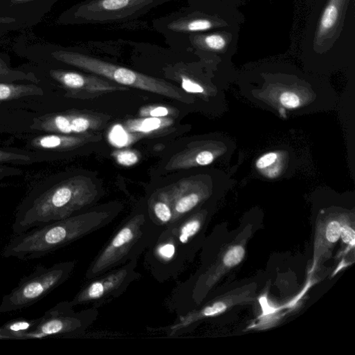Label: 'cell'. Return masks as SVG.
Wrapping results in <instances>:
<instances>
[{"label": "cell", "instance_id": "6da1fadb", "mask_svg": "<svg viewBox=\"0 0 355 355\" xmlns=\"http://www.w3.org/2000/svg\"><path fill=\"white\" fill-rule=\"evenodd\" d=\"M121 211L119 204L102 206L16 235L3 252L6 258H41L109 225Z\"/></svg>", "mask_w": 355, "mask_h": 355}, {"label": "cell", "instance_id": "7a4b0ae2", "mask_svg": "<svg viewBox=\"0 0 355 355\" xmlns=\"http://www.w3.org/2000/svg\"><path fill=\"white\" fill-rule=\"evenodd\" d=\"M99 197L100 190L91 179L72 177L26 200L16 215L13 232L21 234L74 216L93 205Z\"/></svg>", "mask_w": 355, "mask_h": 355}, {"label": "cell", "instance_id": "3957f363", "mask_svg": "<svg viewBox=\"0 0 355 355\" xmlns=\"http://www.w3.org/2000/svg\"><path fill=\"white\" fill-rule=\"evenodd\" d=\"M163 230L153 221L149 212L132 215L120 225L91 262L86 277L93 279L131 260H138Z\"/></svg>", "mask_w": 355, "mask_h": 355}, {"label": "cell", "instance_id": "277c9868", "mask_svg": "<svg viewBox=\"0 0 355 355\" xmlns=\"http://www.w3.org/2000/svg\"><path fill=\"white\" fill-rule=\"evenodd\" d=\"M53 57L61 62L104 78L121 86L156 93L183 103L192 102V99L181 89L163 80L77 53L59 51L55 53Z\"/></svg>", "mask_w": 355, "mask_h": 355}, {"label": "cell", "instance_id": "5b68a950", "mask_svg": "<svg viewBox=\"0 0 355 355\" xmlns=\"http://www.w3.org/2000/svg\"><path fill=\"white\" fill-rule=\"evenodd\" d=\"M75 261L57 263L50 267L37 266L35 271L19 282L0 302V313L18 311L40 301L63 284L75 268Z\"/></svg>", "mask_w": 355, "mask_h": 355}, {"label": "cell", "instance_id": "8992f818", "mask_svg": "<svg viewBox=\"0 0 355 355\" xmlns=\"http://www.w3.org/2000/svg\"><path fill=\"white\" fill-rule=\"evenodd\" d=\"M70 301H64L35 319L24 339L46 338H79L98 318V308L76 311Z\"/></svg>", "mask_w": 355, "mask_h": 355}, {"label": "cell", "instance_id": "52a82bcc", "mask_svg": "<svg viewBox=\"0 0 355 355\" xmlns=\"http://www.w3.org/2000/svg\"><path fill=\"white\" fill-rule=\"evenodd\" d=\"M138 260L98 276L86 284L70 301L73 307L92 304L98 308L123 294L141 275L136 271Z\"/></svg>", "mask_w": 355, "mask_h": 355}, {"label": "cell", "instance_id": "ba28073f", "mask_svg": "<svg viewBox=\"0 0 355 355\" xmlns=\"http://www.w3.org/2000/svg\"><path fill=\"white\" fill-rule=\"evenodd\" d=\"M167 0H87L78 7L75 19L80 24H109L139 17Z\"/></svg>", "mask_w": 355, "mask_h": 355}, {"label": "cell", "instance_id": "9c48e42d", "mask_svg": "<svg viewBox=\"0 0 355 355\" xmlns=\"http://www.w3.org/2000/svg\"><path fill=\"white\" fill-rule=\"evenodd\" d=\"M50 74L53 79L67 90L66 96L72 98H92L99 95L129 90L127 87L98 76L58 70H53Z\"/></svg>", "mask_w": 355, "mask_h": 355}, {"label": "cell", "instance_id": "30bf717a", "mask_svg": "<svg viewBox=\"0 0 355 355\" xmlns=\"http://www.w3.org/2000/svg\"><path fill=\"white\" fill-rule=\"evenodd\" d=\"M164 191L173 213L172 224L187 216L203 198L201 187L190 179L179 181Z\"/></svg>", "mask_w": 355, "mask_h": 355}, {"label": "cell", "instance_id": "8fae6325", "mask_svg": "<svg viewBox=\"0 0 355 355\" xmlns=\"http://www.w3.org/2000/svg\"><path fill=\"white\" fill-rule=\"evenodd\" d=\"M102 139L100 134L86 133L66 135L53 134L39 136L31 142L33 147L42 150L57 152L70 151Z\"/></svg>", "mask_w": 355, "mask_h": 355}, {"label": "cell", "instance_id": "7c38bea8", "mask_svg": "<svg viewBox=\"0 0 355 355\" xmlns=\"http://www.w3.org/2000/svg\"><path fill=\"white\" fill-rule=\"evenodd\" d=\"M215 160L213 153L208 149L188 147L173 156L165 169L169 171L188 169L195 166H206Z\"/></svg>", "mask_w": 355, "mask_h": 355}, {"label": "cell", "instance_id": "4fadbf2b", "mask_svg": "<svg viewBox=\"0 0 355 355\" xmlns=\"http://www.w3.org/2000/svg\"><path fill=\"white\" fill-rule=\"evenodd\" d=\"M73 134H82L103 129L110 117L101 113L87 111L70 110L67 111Z\"/></svg>", "mask_w": 355, "mask_h": 355}, {"label": "cell", "instance_id": "5bb4252c", "mask_svg": "<svg viewBox=\"0 0 355 355\" xmlns=\"http://www.w3.org/2000/svg\"><path fill=\"white\" fill-rule=\"evenodd\" d=\"M149 213L153 221L164 228L172 224L173 213L164 190L149 201Z\"/></svg>", "mask_w": 355, "mask_h": 355}, {"label": "cell", "instance_id": "9a60e30c", "mask_svg": "<svg viewBox=\"0 0 355 355\" xmlns=\"http://www.w3.org/2000/svg\"><path fill=\"white\" fill-rule=\"evenodd\" d=\"M42 88L32 84H14L0 82V102H8L30 96H43Z\"/></svg>", "mask_w": 355, "mask_h": 355}, {"label": "cell", "instance_id": "2e32d148", "mask_svg": "<svg viewBox=\"0 0 355 355\" xmlns=\"http://www.w3.org/2000/svg\"><path fill=\"white\" fill-rule=\"evenodd\" d=\"M172 124L173 121L169 118H143L128 120L125 128L130 133L149 134L164 130Z\"/></svg>", "mask_w": 355, "mask_h": 355}, {"label": "cell", "instance_id": "e0dca14e", "mask_svg": "<svg viewBox=\"0 0 355 355\" xmlns=\"http://www.w3.org/2000/svg\"><path fill=\"white\" fill-rule=\"evenodd\" d=\"M213 24L206 19H182L172 23L171 30L181 33H197L212 29Z\"/></svg>", "mask_w": 355, "mask_h": 355}, {"label": "cell", "instance_id": "ac0fdd59", "mask_svg": "<svg viewBox=\"0 0 355 355\" xmlns=\"http://www.w3.org/2000/svg\"><path fill=\"white\" fill-rule=\"evenodd\" d=\"M30 82L39 84L40 80L32 73H24L12 69L7 63L0 59V82L12 83L15 82Z\"/></svg>", "mask_w": 355, "mask_h": 355}, {"label": "cell", "instance_id": "d6986e66", "mask_svg": "<svg viewBox=\"0 0 355 355\" xmlns=\"http://www.w3.org/2000/svg\"><path fill=\"white\" fill-rule=\"evenodd\" d=\"M339 0H331L325 9L319 24V34L320 35L327 33L332 30L337 24L339 17Z\"/></svg>", "mask_w": 355, "mask_h": 355}, {"label": "cell", "instance_id": "ffe728a7", "mask_svg": "<svg viewBox=\"0 0 355 355\" xmlns=\"http://www.w3.org/2000/svg\"><path fill=\"white\" fill-rule=\"evenodd\" d=\"M34 321L35 319H18L10 321L2 327L6 329L15 338V340L24 339V335L30 330L34 323Z\"/></svg>", "mask_w": 355, "mask_h": 355}, {"label": "cell", "instance_id": "44dd1931", "mask_svg": "<svg viewBox=\"0 0 355 355\" xmlns=\"http://www.w3.org/2000/svg\"><path fill=\"white\" fill-rule=\"evenodd\" d=\"M195 42L198 46L216 51H222L226 46L225 38L218 34L197 37Z\"/></svg>", "mask_w": 355, "mask_h": 355}, {"label": "cell", "instance_id": "7402d4cb", "mask_svg": "<svg viewBox=\"0 0 355 355\" xmlns=\"http://www.w3.org/2000/svg\"><path fill=\"white\" fill-rule=\"evenodd\" d=\"M245 255L244 248L239 245L232 246L228 249L223 257V264L227 268H232L238 265Z\"/></svg>", "mask_w": 355, "mask_h": 355}, {"label": "cell", "instance_id": "603a6c76", "mask_svg": "<svg viewBox=\"0 0 355 355\" xmlns=\"http://www.w3.org/2000/svg\"><path fill=\"white\" fill-rule=\"evenodd\" d=\"M113 156L121 165L130 167L136 165L140 160V155L133 150H123L114 152Z\"/></svg>", "mask_w": 355, "mask_h": 355}, {"label": "cell", "instance_id": "cb8c5ba5", "mask_svg": "<svg viewBox=\"0 0 355 355\" xmlns=\"http://www.w3.org/2000/svg\"><path fill=\"white\" fill-rule=\"evenodd\" d=\"M174 111L168 107L161 106H149L143 108L140 111L142 118H167L173 115Z\"/></svg>", "mask_w": 355, "mask_h": 355}, {"label": "cell", "instance_id": "d4e9b609", "mask_svg": "<svg viewBox=\"0 0 355 355\" xmlns=\"http://www.w3.org/2000/svg\"><path fill=\"white\" fill-rule=\"evenodd\" d=\"M342 224L336 220L328 223L325 230V237L329 244H336L340 239Z\"/></svg>", "mask_w": 355, "mask_h": 355}, {"label": "cell", "instance_id": "484cf974", "mask_svg": "<svg viewBox=\"0 0 355 355\" xmlns=\"http://www.w3.org/2000/svg\"><path fill=\"white\" fill-rule=\"evenodd\" d=\"M30 157L21 154L7 152L0 149V163L10 162H28ZM3 172V169L0 167V173Z\"/></svg>", "mask_w": 355, "mask_h": 355}, {"label": "cell", "instance_id": "4316f807", "mask_svg": "<svg viewBox=\"0 0 355 355\" xmlns=\"http://www.w3.org/2000/svg\"><path fill=\"white\" fill-rule=\"evenodd\" d=\"M281 104L287 109H295L300 105L299 97L291 92L283 93L280 98Z\"/></svg>", "mask_w": 355, "mask_h": 355}, {"label": "cell", "instance_id": "83f0119b", "mask_svg": "<svg viewBox=\"0 0 355 355\" xmlns=\"http://www.w3.org/2000/svg\"><path fill=\"white\" fill-rule=\"evenodd\" d=\"M181 85L182 88L184 91L190 93H203L204 89L196 83L195 82L191 80L190 79L186 77L181 78Z\"/></svg>", "mask_w": 355, "mask_h": 355}, {"label": "cell", "instance_id": "f1b7e54d", "mask_svg": "<svg viewBox=\"0 0 355 355\" xmlns=\"http://www.w3.org/2000/svg\"><path fill=\"white\" fill-rule=\"evenodd\" d=\"M340 238L343 242L352 246H354L355 243V231L348 225H341Z\"/></svg>", "mask_w": 355, "mask_h": 355}, {"label": "cell", "instance_id": "f546056e", "mask_svg": "<svg viewBox=\"0 0 355 355\" xmlns=\"http://www.w3.org/2000/svg\"><path fill=\"white\" fill-rule=\"evenodd\" d=\"M277 155L275 153H268L260 157L256 162L258 169H264L273 165L277 160Z\"/></svg>", "mask_w": 355, "mask_h": 355}, {"label": "cell", "instance_id": "4dcf8cb0", "mask_svg": "<svg viewBox=\"0 0 355 355\" xmlns=\"http://www.w3.org/2000/svg\"><path fill=\"white\" fill-rule=\"evenodd\" d=\"M120 129V130H117V129L115 128V131L113 130L111 136H113V141L115 143H118L120 145H123L125 142H127L128 138L126 137L127 136L124 131L121 128Z\"/></svg>", "mask_w": 355, "mask_h": 355}, {"label": "cell", "instance_id": "1f68e13d", "mask_svg": "<svg viewBox=\"0 0 355 355\" xmlns=\"http://www.w3.org/2000/svg\"><path fill=\"white\" fill-rule=\"evenodd\" d=\"M0 340H15V338L3 327H0Z\"/></svg>", "mask_w": 355, "mask_h": 355}, {"label": "cell", "instance_id": "d6a6232c", "mask_svg": "<svg viewBox=\"0 0 355 355\" xmlns=\"http://www.w3.org/2000/svg\"><path fill=\"white\" fill-rule=\"evenodd\" d=\"M14 1H17V2H19V3H21V2H33L34 1V0H14ZM36 1H38V0H36Z\"/></svg>", "mask_w": 355, "mask_h": 355}, {"label": "cell", "instance_id": "836d02e7", "mask_svg": "<svg viewBox=\"0 0 355 355\" xmlns=\"http://www.w3.org/2000/svg\"></svg>", "mask_w": 355, "mask_h": 355}]
</instances>
